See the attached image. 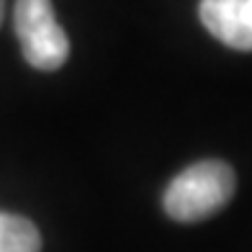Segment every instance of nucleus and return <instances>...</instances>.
Instances as JSON below:
<instances>
[{
  "label": "nucleus",
  "instance_id": "obj_1",
  "mask_svg": "<svg viewBox=\"0 0 252 252\" xmlns=\"http://www.w3.org/2000/svg\"><path fill=\"white\" fill-rule=\"evenodd\" d=\"M234 188L237 178L232 167L221 159H203V162L180 170L170 180L162 196V206L167 216L175 221H203L232 201Z\"/></svg>",
  "mask_w": 252,
  "mask_h": 252
},
{
  "label": "nucleus",
  "instance_id": "obj_3",
  "mask_svg": "<svg viewBox=\"0 0 252 252\" xmlns=\"http://www.w3.org/2000/svg\"><path fill=\"white\" fill-rule=\"evenodd\" d=\"M201 24L237 52H252V0H201Z\"/></svg>",
  "mask_w": 252,
  "mask_h": 252
},
{
  "label": "nucleus",
  "instance_id": "obj_4",
  "mask_svg": "<svg viewBox=\"0 0 252 252\" xmlns=\"http://www.w3.org/2000/svg\"><path fill=\"white\" fill-rule=\"evenodd\" d=\"M0 252H41V234L33 221L0 211Z\"/></svg>",
  "mask_w": 252,
  "mask_h": 252
},
{
  "label": "nucleus",
  "instance_id": "obj_2",
  "mask_svg": "<svg viewBox=\"0 0 252 252\" xmlns=\"http://www.w3.org/2000/svg\"><path fill=\"white\" fill-rule=\"evenodd\" d=\"M13 26L21 52L33 70L54 72L67 62L70 39L57 24L52 0H16Z\"/></svg>",
  "mask_w": 252,
  "mask_h": 252
},
{
  "label": "nucleus",
  "instance_id": "obj_5",
  "mask_svg": "<svg viewBox=\"0 0 252 252\" xmlns=\"http://www.w3.org/2000/svg\"><path fill=\"white\" fill-rule=\"evenodd\" d=\"M3 13H5V0H0V24H3Z\"/></svg>",
  "mask_w": 252,
  "mask_h": 252
}]
</instances>
